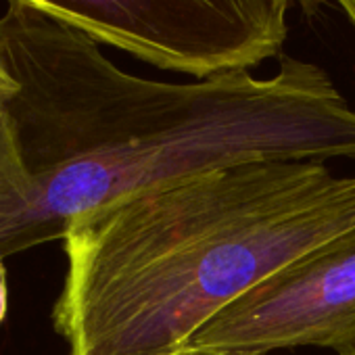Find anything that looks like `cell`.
Returning a JSON list of instances; mask_svg holds the SVG:
<instances>
[{
  "label": "cell",
  "mask_w": 355,
  "mask_h": 355,
  "mask_svg": "<svg viewBox=\"0 0 355 355\" xmlns=\"http://www.w3.org/2000/svg\"><path fill=\"white\" fill-rule=\"evenodd\" d=\"M355 228V175L322 161L216 167L71 224L53 326L67 355H184L220 311Z\"/></svg>",
  "instance_id": "obj_1"
},
{
  "label": "cell",
  "mask_w": 355,
  "mask_h": 355,
  "mask_svg": "<svg viewBox=\"0 0 355 355\" xmlns=\"http://www.w3.org/2000/svg\"><path fill=\"white\" fill-rule=\"evenodd\" d=\"M88 34L98 44L205 80L278 57L291 0H9Z\"/></svg>",
  "instance_id": "obj_2"
},
{
  "label": "cell",
  "mask_w": 355,
  "mask_h": 355,
  "mask_svg": "<svg viewBox=\"0 0 355 355\" xmlns=\"http://www.w3.org/2000/svg\"><path fill=\"white\" fill-rule=\"evenodd\" d=\"M355 355V228L284 266L220 311L184 355Z\"/></svg>",
  "instance_id": "obj_3"
},
{
  "label": "cell",
  "mask_w": 355,
  "mask_h": 355,
  "mask_svg": "<svg viewBox=\"0 0 355 355\" xmlns=\"http://www.w3.org/2000/svg\"><path fill=\"white\" fill-rule=\"evenodd\" d=\"M19 90V84L15 82V78L11 76L7 63H5V57H3V51H0V107H5L7 101Z\"/></svg>",
  "instance_id": "obj_4"
},
{
  "label": "cell",
  "mask_w": 355,
  "mask_h": 355,
  "mask_svg": "<svg viewBox=\"0 0 355 355\" xmlns=\"http://www.w3.org/2000/svg\"><path fill=\"white\" fill-rule=\"evenodd\" d=\"M9 309V286H7V268L5 259H0V324H3Z\"/></svg>",
  "instance_id": "obj_5"
},
{
  "label": "cell",
  "mask_w": 355,
  "mask_h": 355,
  "mask_svg": "<svg viewBox=\"0 0 355 355\" xmlns=\"http://www.w3.org/2000/svg\"><path fill=\"white\" fill-rule=\"evenodd\" d=\"M299 5L301 9H303V13L305 15H309V17H313L318 11H320V7H324L328 0H291V5Z\"/></svg>",
  "instance_id": "obj_6"
},
{
  "label": "cell",
  "mask_w": 355,
  "mask_h": 355,
  "mask_svg": "<svg viewBox=\"0 0 355 355\" xmlns=\"http://www.w3.org/2000/svg\"><path fill=\"white\" fill-rule=\"evenodd\" d=\"M336 3L340 5V9L345 11V15L349 17V21L355 28V0H336Z\"/></svg>",
  "instance_id": "obj_7"
}]
</instances>
